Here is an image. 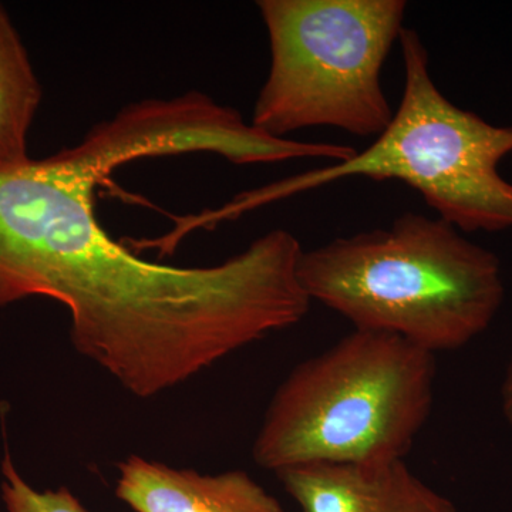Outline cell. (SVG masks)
<instances>
[{"label":"cell","mask_w":512,"mask_h":512,"mask_svg":"<svg viewBox=\"0 0 512 512\" xmlns=\"http://www.w3.org/2000/svg\"><path fill=\"white\" fill-rule=\"evenodd\" d=\"M268 32V76L251 124L286 138L332 127L379 137L394 111L382 69L404 28L403 0H261Z\"/></svg>","instance_id":"cell-5"},{"label":"cell","mask_w":512,"mask_h":512,"mask_svg":"<svg viewBox=\"0 0 512 512\" xmlns=\"http://www.w3.org/2000/svg\"><path fill=\"white\" fill-rule=\"evenodd\" d=\"M275 474L302 512H457L403 460L305 464Z\"/></svg>","instance_id":"cell-6"},{"label":"cell","mask_w":512,"mask_h":512,"mask_svg":"<svg viewBox=\"0 0 512 512\" xmlns=\"http://www.w3.org/2000/svg\"><path fill=\"white\" fill-rule=\"evenodd\" d=\"M436 355L399 336L355 329L303 360L268 404L256 466L403 460L429 420Z\"/></svg>","instance_id":"cell-3"},{"label":"cell","mask_w":512,"mask_h":512,"mask_svg":"<svg viewBox=\"0 0 512 512\" xmlns=\"http://www.w3.org/2000/svg\"><path fill=\"white\" fill-rule=\"evenodd\" d=\"M299 278L312 302L355 329L399 336L434 355L478 338L505 298L494 252L416 212H404L389 228L303 249Z\"/></svg>","instance_id":"cell-2"},{"label":"cell","mask_w":512,"mask_h":512,"mask_svg":"<svg viewBox=\"0 0 512 512\" xmlns=\"http://www.w3.org/2000/svg\"><path fill=\"white\" fill-rule=\"evenodd\" d=\"M42 100V89L28 50L0 5V171L32 160L28 136Z\"/></svg>","instance_id":"cell-8"},{"label":"cell","mask_w":512,"mask_h":512,"mask_svg":"<svg viewBox=\"0 0 512 512\" xmlns=\"http://www.w3.org/2000/svg\"><path fill=\"white\" fill-rule=\"evenodd\" d=\"M2 500L8 512H87L67 487L37 491L13 464L6 451L2 461Z\"/></svg>","instance_id":"cell-9"},{"label":"cell","mask_w":512,"mask_h":512,"mask_svg":"<svg viewBox=\"0 0 512 512\" xmlns=\"http://www.w3.org/2000/svg\"><path fill=\"white\" fill-rule=\"evenodd\" d=\"M160 111L131 104L82 143L0 171V308L45 296L70 313V339L138 399L292 328L311 311L299 239L274 229L212 266L140 258L97 220L94 194L121 165L170 156Z\"/></svg>","instance_id":"cell-1"},{"label":"cell","mask_w":512,"mask_h":512,"mask_svg":"<svg viewBox=\"0 0 512 512\" xmlns=\"http://www.w3.org/2000/svg\"><path fill=\"white\" fill-rule=\"evenodd\" d=\"M116 495L134 512H286L242 470L201 474L130 456L117 464Z\"/></svg>","instance_id":"cell-7"},{"label":"cell","mask_w":512,"mask_h":512,"mask_svg":"<svg viewBox=\"0 0 512 512\" xmlns=\"http://www.w3.org/2000/svg\"><path fill=\"white\" fill-rule=\"evenodd\" d=\"M404 89L399 109L375 143L349 160L296 175L234 201L238 214L268 201L349 177L402 181L437 218L463 234L512 228V183L498 171L512 153V126H495L440 92L426 45L414 29L399 36Z\"/></svg>","instance_id":"cell-4"},{"label":"cell","mask_w":512,"mask_h":512,"mask_svg":"<svg viewBox=\"0 0 512 512\" xmlns=\"http://www.w3.org/2000/svg\"><path fill=\"white\" fill-rule=\"evenodd\" d=\"M501 410H503L504 419L512 429V357L508 363L503 383H501Z\"/></svg>","instance_id":"cell-10"}]
</instances>
